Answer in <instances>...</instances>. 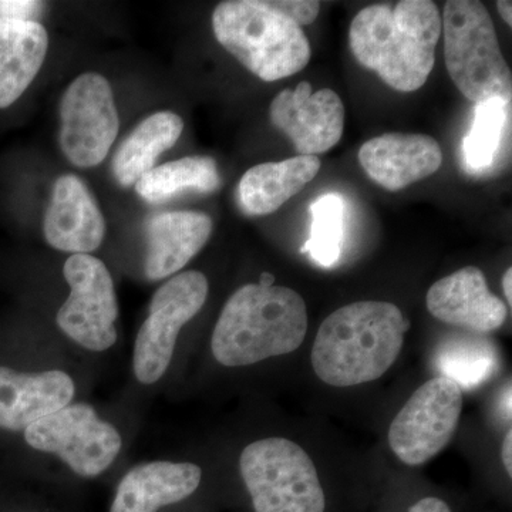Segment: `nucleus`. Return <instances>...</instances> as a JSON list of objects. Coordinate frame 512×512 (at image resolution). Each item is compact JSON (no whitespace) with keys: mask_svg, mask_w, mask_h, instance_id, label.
<instances>
[{"mask_svg":"<svg viewBox=\"0 0 512 512\" xmlns=\"http://www.w3.org/2000/svg\"><path fill=\"white\" fill-rule=\"evenodd\" d=\"M441 18L430 0H402L390 8L360 10L349 30V46L357 62L402 93L421 89L433 72Z\"/></svg>","mask_w":512,"mask_h":512,"instance_id":"nucleus-1","label":"nucleus"},{"mask_svg":"<svg viewBox=\"0 0 512 512\" xmlns=\"http://www.w3.org/2000/svg\"><path fill=\"white\" fill-rule=\"evenodd\" d=\"M409 329V319L394 303H350L320 325L312 349L313 370L329 386L375 382L396 362Z\"/></svg>","mask_w":512,"mask_h":512,"instance_id":"nucleus-2","label":"nucleus"},{"mask_svg":"<svg viewBox=\"0 0 512 512\" xmlns=\"http://www.w3.org/2000/svg\"><path fill=\"white\" fill-rule=\"evenodd\" d=\"M306 332L308 312L298 292L248 284L225 303L212 333V355L227 367L255 365L295 352Z\"/></svg>","mask_w":512,"mask_h":512,"instance_id":"nucleus-3","label":"nucleus"},{"mask_svg":"<svg viewBox=\"0 0 512 512\" xmlns=\"http://www.w3.org/2000/svg\"><path fill=\"white\" fill-rule=\"evenodd\" d=\"M218 43L264 82L302 72L311 60L308 37L298 23L268 0H228L212 13Z\"/></svg>","mask_w":512,"mask_h":512,"instance_id":"nucleus-4","label":"nucleus"},{"mask_svg":"<svg viewBox=\"0 0 512 512\" xmlns=\"http://www.w3.org/2000/svg\"><path fill=\"white\" fill-rule=\"evenodd\" d=\"M447 72L473 103L511 101L512 74L487 8L477 0H451L441 19Z\"/></svg>","mask_w":512,"mask_h":512,"instance_id":"nucleus-5","label":"nucleus"},{"mask_svg":"<svg viewBox=\"0 0 512 512\" xmlns=\"http://www.w3.org/2000/svg\"><path fill=\"white\" fill-rule=\"evenodd\" d=\"M239 468L255 512H325L315 464L293 441H254L242 451Z\"/></svg>","mask_w":512,"mask_h":512,"instance_id":"nucleus-6","label":"nucleus"},{"mask_svg":"<svg viewBox=\"0 0 512 512\" xmlns=\"http://www.w3.org/2000/svg\"><path fill=\"white\" fill-rule=\"evenodd\" d=\"M208 279L198 271L175 275L151 299L150 313L138 330L134 345V375L153 384L167 372L175 343L185 323L200 313L208 298Z\"/></svg>","mask_w":512,"mask_h":512,"instance_id":"nucleus-7","label":"nucleus"},{"mask_svg":"<svg viewBox=\"0 0 512 512\" xmlns=\"http://www.w3.org/2000/svg\"><path fill=\"white\" fill-rule=\"evenodd\" d=\"M30 447L55 454L80 477L100 476L119 456L123 440L90 404L77 403L43 417L25 430Z\"/></svg>","mask_w":512,"mask_h":512,"instance_id":"nucleus-8","label":"nucleus"},{"mask_svg":"<svg viewBox=\"0 0 512 512\" xmlns=\"http://www.w3.org/2000/svg\"><path fill=\"white\" fill-rule=\"evenodd\" d=\"M463 412V390L448 377L420 386L394 417L390 448L406 466H423L453 439Z\"/></svg>","mask_w":512,"mask_h":512,"instance_id":"nucleus-9","label":"nucleus"},{"mask_svg":"<svg viewBox=\"0 0 512 512\" xmlns=\"http://www.w3.org/2000/svg\"><path fill=\"white\" fill-rule=\"evenodd\" d=\"M63 275L70 293L57 312V326L84 349H110L117 340L119 305L109 269L99 258L77 254L67 259Z\"/></svg>","mask_w":512,"mask_h":512,"instance_id":"nucleus-10","label":"nucleus"},{"mask_svg":"<svg viewBox=\"0 0 512 512\" xmlns=\"http://www.w3.org/2000/svg\"><path fill=\"white\" fill-rule=\"evenodd\" d=\"M119 111L109 80L80 74L60 101V148L80 168L103 163L119 134Z\"/></svg>","mask_w":512,"mask_h":512,"instance_id":"nucleus-11","label":"nucleus"},{"mask_svg":"<svg viewBox=\"0 0 512 512\" xmlns=\"http://www.w3.org/2000/svg\"><path fill=\"white\" fill-rule=\"evenodd\" d=\"M346 111L330 89L312 92L311 83L282 90L269 107V119L291 138L299 156H316L332 150L345 131Z\"/></svg>","mask_w":512,"mask_h":512,"instance_id":"nucleus-12","label":"nucleus"},{"mask_svg":"<svg viewBox=\"0 0 512 512\" xmlns=\"http://www.w3.org/2000/svg\"><path fill=\"white\" fill-rule=\"evenodd\" d=\"M43 229L47 244L57 251L90 255L99 249L106 221L92 192L77 175L57 178Z\"/></svg>","mask_w":512,"mask_h":512,"instance_id":"nucleus-13","label":"nucleus"},{"mask_svg":"<svg viewBox=\"0 0 512 512\" xmlns=\"http://www.w3.org/2000/svg\"><path fill=\"white\" fill-rule=\"evenodd\" d=\"M363 170L387 191H400L440 170L439 141L426 134H383L359 150Z\"/></svg>","mask_w":512,"mask_h":512,"instance_id":"nucleus-14","label":"nucleus"},{"mask_svg":"<svg viewBox=\"0 0 512 512\" xmlns=\"http://www.w3.org/2000/svg\"><path fill=\"white\" fill-rule=\"evenodd\" d=\"M426 303L434 318L470 332H493L507 320V306L490 292L476 266H467L431 285Z\"/></svg>","mask_w":512,"mask_h":512,"instance_id":"nucleus-15","label":"nucleus"},{"mask_svg":"<svg viewBox=\"0 0 512 512\" xmlns=\"http://www.w3.org/2000/svg\"><path fill=\"white\" fill-rule=\"evenodd\" d=\"M74 390L72 377L62 370L19 373L0 366V429H28L69 406Z\"/></svg>","mask_w":512,"mask_h":512,"instance_id":"nucleus-16","label":"nucleus"},{"mask_svg":"<svg viewBox=\"0 0 512 512\" xmlns=\"http://www.w3.org/2000/svg\"><path fill=\"white\" fill-rule=\"evenodd\" d=\"M146 229V275L160 281L181 271L205 247L212 220L202 212H161L148 220Z\"/></svg>","mask_w":512,"mask_h":512,"instance_id":"nucleus-17","label":"nucleus"},{"mask_svg":"<svg viewBox=\"0 0 512 512\" xmlns=\"http://www.w3.org/2000/svg\"><path fill=\"white\" fill-rule=\"evenodd\" d=\"M201 478V468L192 463L140 464L120 481L110 512H157L194 494Z\"/></svg>","mask_w":512,"mask_h":512,"instance_id":"nucleus-18","label":"nucleus"},{"mask_svg":"<svg viewBox=\"0 0 512 512\" xmlns=\"http://www.w3.org/2000/svg\"><path fill=\"white\" fill-rule=\"evenodd\" d=\"M319 171L320 160L316 156H296L249 168L238 188L242 211L249 217H264L278 211L315 180Z\"/></svg>","mask_w":512,"mask_h":512,"instance_id":"nucleus-19","label":"nucleus"},{"mask_svg":"<svg viewBox=\"0 0 512 512\" xmlns=\"http://www.w3.org/2000/svg\"><path fill=\"white\" fill-rule=\"evenodd\" d=\"M49 36L36 20L0 18V109L28 90L46 59Z\"/></svg>","mask_w":512,"mask_h":512,"instance_id":"nucleus-20","label":"nucleus"},{"mask_svg":"<svg viewBox=\"0 0 512 512\" xmlns=\"http://www.w3.org/2000/svg\"><path fill=\"white\" fill-rule=\"evenodd\" d=\"M183 130V119L173 111H158L141 121L113 158L114 177L121 187L136 184L153 170L158 157L175 146Z\"/></svg>","mask_w":512,"mask_h":512,"instance_id":"nucleus-21","label":"nucleus"},{"mask_svg":"<svg viewBox=\"0 0 512 512\" xmlns=\"http://www.w3.org/2000/svg\"><path fill=\"white\" fill-rule=\"evenodd\" d=\"M221 185L214 158L192 156L154 167L136 183L137 194L150 204H161L184 192L210 194Z\"/></svg>","mask_w":512,"mask_h":512,"instance_id":"nucleus-22","label":"nucleus"},{"mask_svg":"<svg viewBox=\"0 0 512 512\" xmlns=\"http://www.w3.org/2000/svg\"><path fill=\"white\" fill-rule=\"evenodd\" d=\"M436 365L440 376L448 377L464 389H473L497 372V350L490 340L480 336H458L441 345Z\"/></svg>","mask_w":512,"mask_h":512,"instance_id":"nucleus-23","label":"nucleus"},{"mask_svg":"<svg viewBox=\"0 0 512 512\" xmlns=\"http://www.w3.org/2000/svg\"><path fill=\"white\" fill-rule=\"evenodd\" d=\"M511 101L493 99L476 104L470 133L464 137V164L470 173L491 170L503 146L505 128L510 124Z\"/></svg>","mask_w":512,"mask_h":512,"instance_id":"nucleus-24","label":"nucleus"},{"mask_svg":"<svg viewBox=\"0 0 512 512\" xmlns=\"http://www.w3.org/2000/svg\"><path fill=\"white\" fill-rule=\"evenodd\" d=\"M311 238L301 249L323 268H330L339 261L343 241L345 202L339 194H326L311 205Z\"/></svg>","mask_w":512,"mask_h":512,"instance_id":"nucleus-25","label":"nucleus"},{"mask_svg":"<svg viewBox=\"0 0 512 512\" xmlns=\"http://www.w3.org/2000/svg\"><path fill=\"white\" fill-rule=\"evenodd\" d=\"M274 6L299 26L312 25L318 18L320 3L313 0H276Z\"/></svg>","mask_w":512,"mask_h":512,"instance_id":"nucleus-26","label":"nucleus"},{"mask_svg":"<svg viewBox=\"0 0 512 512\" xmlns=\"http://www.w3.org/2000/svg\"><path fill=\"white\" fill-rule=\"evenodd\" d=\"M43 3L32 0H0V18L32 20L42 13Z\"/></svg>","mask_w":512,"mask_h":512,"instance_id":"nucleus-27","label":"nucleus"},{"mask_svg":"<svg viewBox=\"0 0 512 512\" xmlns=\"http://www.w3.org/2000/svg\"><path fill=\"white\" fill-rule=\"evenodd\" d=\"M409 512H451V510L440 498L426 497L414 504Z\"/></svg>","mask_w":512,"mask_h":512,"instance_id":"nucleus-28","label":"nucleus"},{"mask_svg":"<svg viewBox=\"0 0 512 512\" xmlns=\"http://www.w3.org/2000/svg\"><path fill=\"white\" fill-rule=\"evenodd\" d=\"M512 430H508L507 436H505L503 443V451H501V457H503V463L505 470H507L508 476H512Z\"/></svg>","mask_w":512,"mask_h":512,"instance_id":"nucleus-29","label":"nucleus"},{"mask_svg":"<svg viewBox=\"0 0 512 512\" xmlns=\"http://www.w3.org/2000/svg\"><path fill=\"white\" fill-rule=\"evenodd\" d=\"M497 9L504 22L507 23L508 26H512V3L507 2V0H500V2H497Z\"/></svg>","mask_w":512,"mask_h":512,"instance_id":"nucleus-30","label":"nucleus"},{"mask_svg":"<svg viewBox=\"0 0 512 512\" xmlns=\"http://www.w3.org/2000/svg\"><path fill=\"white\" fill-rule=\"evenodd\" d=\"M511 285H512V269H507V272L504 274L503 278V288L505 296H507L508 303L512 302V291H511Z\"/></svg>","mask_w":512,"mask_h":512,"instance_id":"nucleus-31","label":"nucleus"},{"mask_svg":"<svg viewBox=\"0 0 512 512\" xmlns=\"http://www.w3.org/2000/svg\"><path fill=\"white\" fill-rule=\"evenodd\" d=\"M503 412L504 416H508V419L511 417V386H508V389L505 390L503 396Z\"/></svg>","mask_w":512,"mask_h":512,"instance_id":"nucleus-32","label":"nucleus"},{"mask_svg":"<svg viewBox=\"0 0 512 512\" xmlns=\"http://www.w3.org/2000/svg\"><path fill=\"white\" fill-rule=\"evenodd\" d=\"M275 282V276L272 274H268V272H264V274L261 275V278H259L258 284L261 286H266V288H269V286H274Z\"/></svg>","mask_w":512,"mask_h":512,"instance_id":"nucleus-33","label":"nucleus"}]
</instances>
